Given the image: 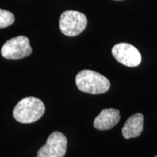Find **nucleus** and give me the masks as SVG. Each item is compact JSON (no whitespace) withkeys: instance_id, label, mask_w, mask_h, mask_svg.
<instances>
[{"instance_id":"1","label":"nucleus","mask_w":157,"mask_h":157,"mask_svg":"<svg viewBox=\"0 0 157 157\" xmlns=\"http://www.w3.org/2000/svg\"><path fill=\"white\" fill-rule=\"evenodd\" d=\"M75 82L80 91L93 95L106 93L111 86L105 76L92 70H82L78 72Z\"/></svg>"},{"instance_id":"9","label":"nucleus","mask_w":157,"mask_h":157,"mask_svg":"<svg viewBox=\"0 0 157 157\" xmlns=\"http://www.w3.org/2000/svg\"><path fill=\"white\" fill-rule=\"evenodd\" d=\"M14 21L15 16L11 12L0 9V29L10 26Z\"/></svg>"},{"instance_id":"3","label":"nucleus","mask_w":157,"mask_h":157,"mask_svg":"<svg viewBox=\"0 0 157 157\" xmlns=\"http://www.w3.org/2000/svg\"><path fill=\"white\" fill-rule=\"evenodd\" d=\"M87 18L83 13L74 10H66L62 13L59 20V27L64 35L76 36L85 29Z\"/></svg>"},{"instance_id":"6","label":"nucleus","mask_w":157,"mask_h":157,"mask_svg":"<svg viewBox=\"0 0 157 157\" xmlns=\"http://www.w3.org/2000/svg\"><path fill=\"white\" fill-rule=\"evenodd\" d=\"M112 55L120 63L128 67H136L141 63L139 50L128 43H119L113 47Z\"/></svg>"},{"instance_id":"4","label":"nucleus","mask_w":157,"mask_h":157,"mask_svg":"<svg viewBox=\"0 0 157 157\" xmlns=\"http://www.w3.org/2000/svg\"><path fill=\"white\" fill-rule=\"evenodd\" d=\"M32 49L29 39L25 36H18L7 41L1 49L2 57L9 60H19L30 56Z\"/></svg>"},{"instance_id":"11","label":"nucleus","mask_w":157,"mask_h":157,"mask_svg":"<svg viewBox=\"0 0 157 157\" xmlns=\"http://www.w3.org/2000/svg\"><path fill=\"white\" fill-rule=\"evenodd\" d=\"M118 1H119V0H118Z\"/></svg>"},{"instance_id":"10","label":"nucleus","mask_w":157,"mask_h":157,"mask_svg":"<svg viewBox=\"0 0 157 157\" xmlns=\"http://www.w3.org/2000/svg\"><path fill=\"white\" fill-rule=\"evenodd\" d=\"M154 157H157V155H156V156H154Z\"/></svg>"},{"instance_id":"8","label":"nucleus","mask_w":157,"mask_h":157,"mask_svg":"<svg viewBox=\"0 0 157 157\" xmlns=\"http://www.w3.org/2000/svg\"><path fill=\"white\" fill-rule=\"evenodd\" d=\"M143 115L140 113H135L129 117L121 129L123 137L126 139L140 136L143 129Z\"/></svg>"},{"instance_id":"7","label":"nucleus","mask_w":157,"mask_h":157,"mask_svg":"<svg viewBox=\"0 0 157 157\" xmlns=\"http://www.w3.org/2000/svg\"><path fill=\"white\" fill-rule=\"evenodd\" d=\"M120 119V111L118 109H103L95 119L93 125L95 129L99 130H109L115 127Z\"/></svg>"},{"instance_id":"2","label":"nucleus","mask_w":157,"mask_h":157,"mask_svg":"<svg viewBox=\"0 0 157 157\" xmlns=\"http://www.w3.org/2000/svg\"><path fill=\"white\" fill-rule=\"evenodd\" d=\"M43 102L35 97H26L18 102L13 110V117L18 122L30 124L39 120L44 115Z\"/></svg>"},{"instance_id":"5","label":"nucleus","mask_w":157,"mask_h":157,"mask_svg":"<svg viewBox=\"0 0 157 157\" xmlns=\"http://www.w3.org/2000/svg\"><path fill=\"white\" fill-rule=\"evenodd\" d=\"M67 149V138L60 132L50 134L46 144L41 147L36 157H64Z\"/></svg>"}]
</instances>
